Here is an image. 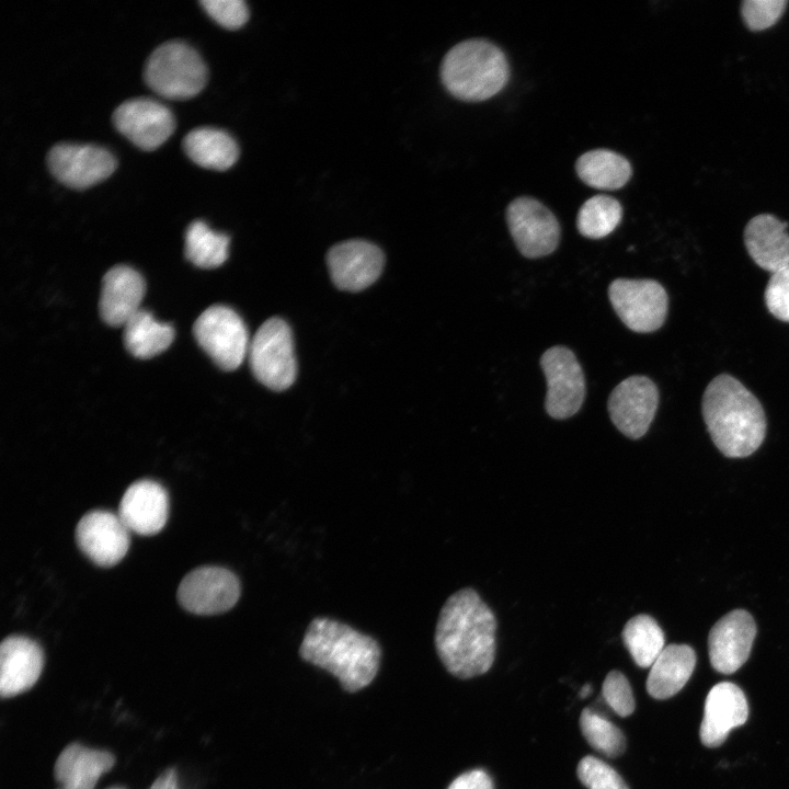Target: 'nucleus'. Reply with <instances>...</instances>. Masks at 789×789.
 <instances>
[{"label": "nucleus", "instance_id": "nucleus-1", "mask_svg": "<svg viewBox=\"0 0 789 789\" xmlns=\"http://www.w3.org/2000/svg\"><path fill=\"white\" fill-rule=\"evenodd\" d=\"M495 631L491 608L473 588H461L439 611L434 637L438 658L455 677L482 675L494 662Z\"/></svg>", "mask_w": 789, "mask_h": 789}, {"label": "nucleus", "instance_id": "nucleus-2", "mask_svg": "<svg viewBox=\"0 0 789 789\" xmlns=\"http://www.w3.org/2000/svg\"><path fill=\"white\" fill-rule=\"evenodd\" d=\"M299 655L338 678L341 687L355 693L377 675L381 648L376 639L328 617H316L306 629Z\"/></svg>", "mask_w": 789, "mask_h": 789}, {"label": "nucleus", "instance_id": "nucleus-3", "mask_svg": "<svg viewBox=\"0 0 789 789\" xmlns=\"http://www.w3.org/2000/svg\"><path fill=\"white\" fill-rule=\"evenodd\" d=\"M701 410L710 437L724 456L747 457L762 445L767 426L764 409L733 376L721 374L708 384Z\"/></svg>", "mask_w": 789, "mask_h": 789}, {"label": "nucleus", "instance_id": "nucleus-4", "mask_svg": "<svg viewBox=\"0 0 789 789\" xmlns=\"http://www.w3.org/2000/svg\"><path fill=\"white\" fill-rule=\"evenodd\" d=\"M446 90L466 102L488 100L507 84L510 66L503 50L483 38H471L451 47L441 65Z\"/></svg>", "mask_w": 789, "mask_h": 789}, {"label": "nucleus", "instance_id": "nucleus-5", "mask_svg": "<svg viewBox=\"0 0 789 789\" xmlns=\"http://www.w3.org/2000/svg\"><path fill=\"white\" fill-rule=\"evenodd\" d=\"M208 79L207 67L187 43L169 41L152 50L144 67L146 84L169 100H188L198 94Z\"/></svg>", "mask_w": 789, "mask_h": 789}, {"label": "nucleus", "instance_id": "nucleus-6", "mask_svg": "<svg viewBox=\"0 0 789 789\" xmlns=\"http://www.w3.org/2000/svg\"><path fill=\"white\" fill-rule=\"evenodd\" d=\"M248 354L255 378L267 388L282 391L295 381L297 364L293 336L284 320H266L250 342Z\"/></svg>", "mask_w": 789, "mask_h": 789}, {"label": "nucleus", "instance_id": "nucleus-7", "mask_svg": "<svg viewBox=\"0 0 789 789\" xmlns=\"http://www.w3.org/2000/svg\"><path fill=\"white\" fill-rule=\"evenodd\" d=\"M199 346L224 370H235L249 352V336L241 317L230 307L214 305L205 309L193 325Z\"/></svg>", "mask_w": 789, "mask_h": 789}, {"label": "nucleus", "instance_id": "nucleus-8", "mask_svg": "<svg viewBox=\"0 0 789 789\" xmlns=\"http://www.w3.org/2000/svg\"><path fill=\"white\" fill-rule=\"evenodd\" d=\"M608 297L620 320L634 332L656 331L666 319L667 294L654 279L617 278L608 287Z\"/></svg>", "mask_w": 789, "mask_h": 789}, {"label": "nucleus", "instance_id": "nucleus-9", "mask_svg": "<svg viewBox=\"0 0 789 789\" xmlns=\"http://www.w3.org/2000/svg\"><path fill=\"white\" fill-rule=\"evenodd\" d=\"M547 381L545 408L556 420H564L581 409L586 384L582 367L574 353L562 345L548 348L540 357Z\"/></svg>", "mask_w": 789, "mask_h": 789}, {"label": "nucleus", "instance_id": "nucleus-10", "mask_svg": "<svg viewBox=\"0 0 789 789\" xmlns=\"http://www.w3.org/2000/svg\"><path fill=\"white\" fill-rule=\"evenodd\" d=\"M506 222L518 251L528 259L552 253L560 241V225L539 201L522 196L506 208Z\"/></svg>", "mask_w": 789, "mask_h": 789}, {"label": "nucleus", "instance_id": "nucleus-11", "mask_svg": "<svg viewBox=\"0 0 789 789\" xmlns=\"http://www.w3.org/2000/svg\"><path fill=\"white\" fill-rule=\"evenodd\" d=\"M46 162L52 175L72 190H84L102 182L117 165L112 152L103 147L68 142L53 146Z\"/></svg>", "mask_w": 789, "mask_h": 789}, {"label": "nucleus", "instance_id": "nucleus-12", "mask_svg": "<svg viewBox=\"0 0 789 789\" xmlns=\"http://www.w3.org/2000/svg\"><path fill=\"white\" fill-rule=\"evenodd\" d=\"M241 593L240 581L230 570L206 565L194 569L181 581L178 601L196 615H216L231 609Z\"/></svg>", "mask_w": 789, "mask_h": 789}, {"label": "nucleus", "instance_id": "nucleus-13", "mask_svg": "<svg viewBox=\"0 0 789 789\" xmlns=\"http://www.w3.org/2000/svg\"><path fill=\"white\" fill-rule=\"evenodd\" d=\"M659 405L656 385L645 376H630L611 391L607 409L614 425L627 437L638 439L649 430Z\"/></svg>", "mask_w": 789, "mask_h": 789}, {"label": "nucleus", "instance_id": "nucleus-14", "mask_svg": "<svg viewBox=\"0 0 789 789\" xmlns=\"http://www.w3.org/2000/svg\"><path fill=\"white\" fill-rule=\"evenodd\" d=\"M112 119L123 136L146 151L161 146L175 128L171 110L150 98L124 101L114 110Z\"/></svg>", "mask_w": 789, "mask_h": 789}, {"label": "nucleus", "instance_id": "nucleus-15", "mask_svg": "<svg viewBox=\"0 0 789 789\" xmlns=\"http://www.w3.org/2000/svg\"><path fill=\"white\" fill-rule=\"evenodd\" d=\"M76 541L92 562L100 567H112L128 551L129 529L118 515L94 510L84 514L79 521L76 527Z\"/></svg>", "mask_w": 789, "mask_h": 789}, {"label": "nucleus", "instance_id": "nucleus-16", "mask_svg": "<svg viewBox=\"0 0 789 789\" xmlns=\"http://www.w3.org/2000/svg\"><path fill=\"white\" fill-rule=\"evenodd\" d=\"M756 636L751 614L734 609L720 618L708 637V652L712 667L722 674L736 672L748 659Z\"/></svg>", "mask_w": 789, "mask_h": 789}, {"label": "nucleus", "instance_id": "nucleus-17", "mask_svg": "<svg viewBox=\"0 0 789 789\" xmlns=\"http://www.w3.org/2000/svg\"><path fill=\"white\" fill-rule=\"evenodd\" d=\"M327 261L331 278L338 288L359 291L379 277L385 256L374 243L355 239L332 247Z\"/></svg>", "mask_w": 789, "mask_h": 789}, {"label": "nucleus", "instance_id": "nucleus-18", "mask_svg": "<svg viewBox=\"0 0 789 789\" xmlns=\"http://www.w3.org/2000/svg\"><path fill=\"white\" fill-rule=\"evenodd\" d=\"M748 705L743 690L730 682L716 684L708 693L700 724V741L708 747L720 746L730 731L744 724Z\"/></svg>", "mask_w": 789, "mask_h": 789}, {"label": "nucleus", "instance_id": "nucleus-19", "mask_svg": "<svg viewBox=\"0 0 789 789\" xmlns=\"http://www.w3.org/2000/svg\"><path fill=\"white\" fill-rule=\"evenodd\" d=\"M168 514V493L152 480L130 484L118 506V516L129 531L144 536L159 533L167 523Z\"/></svg>", "mask_w": 789, "mask_h": 789}, {"label": "nucleus", "instance_id": "nucleus-20", "mask_svg": "<svg viewBox=\"0 0 789 789\" xmlns=\"http://www.w3.org/2000/svg\"><path fill=\"white\" fill-rule=\"evenodd\" d=\"M44 666L41 645L24 636H10L0 647V694L10 698L28 690Z\"/></svg>", "mask_w": 789, "mask_h": 789}, {"label": "nucleus", "instance_id": "nucleus-21", "mask_svg": "<svg viewBox=\"0 0 789 789\" xmlns=\"http://www.w3.org/2000/svg\"><path fill=\"white\" fill-rule=\"evenodd\" d=\"M145 291V279L136 270L127 265L113 266L102 279L101 318L111 327H124L141 309Z\"/></svg>", "mask_w": 789, "mask_h": 789}, {"label": "nucleus", "instance_id": "nucleus-22", "mask_svg": "<svg viewBox=\"0 0 789 789\" xmlns=\"http://www.w3.org/2000/svg\"><path fill=\"white\" fill-rule=\"evenodd\" d=\"M788 224L770 214L753 217L744 229L750 256L763 270L776 273L789 265Z\"/></svg>", "mask_w": 789, "mask_h": 789}, {"label": "nucleus", "instance_id": "nucleus-23", "mask_svg": "<svg viewBox=\"0 0 789 789\" xmlns=\"http://www.w3.org/2000/svg\"><path fill=\"white\" fill-rule=\"evenodd\" d=\"M114 764L115 757L107 751L71 743L57 757L54 776L61 789H94Z\"/></svg>", "mask_w": 789, "mask_h": 789}, {"label": "nucleus", "instance_id": "nucleus-24", "mask_svg": "<svg viewBox=\"0 0 789 789\" xmlns=\"http://www.w3.org/2000/svg\"><path fill=\"white\" fill-rule=\"evenodd\" d=\"M696 665V653L687 644L666 645L650 667L647 691L655 699L676 695L690 678Z\"/></svg>", "mask_w": 789, "mask_h": 789}, {"label": "nucleus", "instance_id": "nucleus-25", "mask_svg": "<svg viewBox=\"0 0 789 789\" xmlns=\"http://www.w3.org/2000/svg\"><path fill=\"white\" fill-rule=\"evenodd\" d=\"M182 147L194 163L217 171L231 168L239 157L235 138L227 132L214 127H197L190 130L182 140Z\"/></svg>", "mask_w": 789, "mask_h": 789}, {"label": "nucleus", "instance_id": "nucleus-26", "mask_svg": "<svg viewBox=\"0 0 789 789\" xmlns=\"http://www.w3.org/2000/svg\"><path fill=\"white\" fill-rule=\"evenodd\" d=\"M579 178L598 190H618L631 178L630 162L621 155L608 149L590 150L579 157L575 163Z\"/></svg>", "mask_w": 789, "mask_h": 789}, {"label": "nucleus", "instance_id": "nucleus-27", "mask_svg": "<svg viewBox=\"0 0 789 789\" xmlns=\"http://www.w3.org/2000/svg\"><path fill=\"white\" fill-rule=\"evenodd\" d=\"M124 345L137 358H150L165 351L174 339V329L140 309L124 324Z\"/></svg>", "mask_w": 789, "mask_h": 789}, {"label": "nucleus", "instance_id": "nucleus-28", "mask_svg": "<svg viewBox=\"0 0 789 789\" xmlns=\"http://www.w3.org/2000/svg\"><path fill=\"white\" fill-rule=\"evenodd\" d=\"M621 638L634 663L651 667L665 648V637L656 620L644 614L637 615L625 625Z\"/></svg>", "mask_w": 789, "mask_h": 789}, {"label": "nucleus", "instance_id": "nucleus-29", "mask_svg": "<svg viewBox=\"0 0 789 789\" xmlns=\"http://www.w3.org/2000/svg\"><path fill=\"white\" fill-rule=\"evenodd\" d=\"M229 237L211 230L203 220H195L185 231L186 259L201 268L220 266L228 258Z\"/></svg>", "mask_w": 789, "mask_h": 789}, {"label": "nucleus", "instance_id": "nucleus-30", "mask_svg": "<svg viewBox=\"0 0 789 789\" xmlns=\"http://www.w3.org/2000/svg\"><path fill=\"white\" fill-rule=\"evenodd\" d=\"M622 217L620 203L608 195H595L581 206L576 227L579 232L590 239H601L611 233Z\"/></svg>", "mask_w": 789, "mask_h": 789}, {"label": "nucleus", "instance_id": "nucleus-31", "mask_svg": "<svg viewBox=\"0 0 789 789\" xmlns=\"http://www.w3.org/2000/svg\"><path fill=\"white\" fill-rule=\"evenodd\" d=\"M580 729L587 743L598 753L616 758L626 750L621 730L597 712L585 708L580 716Z\"/></svg>", "mask_w": 789, "mask_h": 789}, {"label": "nucleus", "instance_id": "nucleus-32", "mask_svg": "<svg viewBox=\"0 0 789 789\" xmlns=\"http://www.w3.org/2000/svg\"><path fill=\"white\" fill-rule=\"evenodd\" d=\"M576 774L587 789H629L611 766L595 756L583 757L578 764Z\"/></svg>", "mask_w": 789, "mask_h": 789}, {"label": "nucleus", "instance_id": "nucleus-33", "mask_svg": "<svg viewBox=\"0 0 789 789\" xmlns=\"http://www.w3.org/2000/svg\"><path fill=\"white\" fill-rule=\"evenodd\" d=\"M602 696L605 702L620 717L632 714L636 702L627 677L619 671H610L604 679Z\"/></svg>", "mask_w": 789, "mask_h": 789}, {"label": "nucleus", "instance_id": "nucleus-34", "mask_svg": "<svg viewBox=\"0 0 789 789\" xmlns=\"http://www.w3.org/2000/svg\"><path fill=\"white\" fill-rule=\"evenodd\" d=\"M785 0H746L742 3V16L752 31H762L776 24L785 12Z\"/></svg>", "mask_w": 789, "mask_h": 789}, {"label": "nucleus", "instance_id": "nucleus-35", "mask_svg": "<svg viewBox=\"0 0 789 789\" xmlns=\"http://www.w3.org/2000/svg\"><path fill=\"white\" fill-rule=\"evenodd\" d=\"M764 299L768 311L775 318L789 322V265L771 274Z\"/></svg>", "mask_w": 789, "mask_h": 789}, {"label": "nucleus", "instance_id": "nucleus-36", "mask_svg": "<svg viewBox=\"0 0 789 789\" xmlns=\"http://www.w3.org/2000/svg\"><path fill=\"white\" fill-rule=\"evenodd\" d=\"M199 3L213 20L229 30L241 27L249 19L242 0H202Z\"/></svg>", "mask_w": 789, "mask_h": 789}, {"label": "nucleus", "instance_id": "nucleus-37", "mask_svg": "<svg viewBox=\"0 0 789 789\" xmlns=\"http://www.w3.org/2000/svg\"><path fill=\"white\" fill-rule=\"evenodd\" d=\"M447 789H493V781L487 771L478 768L460 774Z\"/></svg>", "mask_w": 789, "mask_h": 789}, {"label": "nucleus", "instance_id": "nucleus-38", "mask_svg": "<svg viewBox=\"0 0 789 789\" xmlns=\"http://www.w3.org/2000/svg\"><path fill=\"white\" fill-rule=\"evenodd\" d=\"M149 789H180L176 770L174 768L165 769Z\"/></svg>", "mask_w": 789, "mask_h": 789}, {"label": "nucleus", "instance_id": "nucleus-39", "mask_svg": "<svg viewBox=\"0 0 789 789\" xmlns=\"http://www.w3.org/2000/svg\"><path fill=\"white\" fill-rule=\"evenodd\" d=\"M590 693H591V685L587 684V685L583 686V688L581 689L580 696H581L582 698H584V697H586L587 695H590Z\"/></svg>", "mask_w": 789, "mask_h": 789}, {"label": "nucleus", "instance_id": "nucleus-40", "mask_svg": "<svg viewBox=\"0 0 789 789\" xmlns=\"http://www.w3.org/2000/svg\"><path fill=\"white\" fill-rule=\"evenodd\" d=\"M108 789H123V788H118V787H112V788H108Z\"/></svg>", "mask_w": 789, "mask_h": 789}]
</instances>
